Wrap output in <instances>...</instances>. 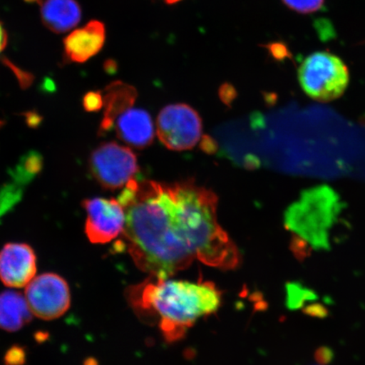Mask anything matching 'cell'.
Here are the masks:
<instances>
[{
    "mask_svg": "<svg viewBox=\"0 0 365 365\" xmlns=\"http://www.w3.org/2000/svg\"><path fill=\"white\" fill-rule=\"evenodd\" d=\"M218 198L192 180L138 182L120 203L123 245L137 267L155 278L185 270L195 259L210 267H238L240 252L217 221Z\"/></svg>",
    "mask_w": 365,
    "mask_h": 365,
    "instance_id": "cell-1",
    "label": "cell"
},
{
    "mask_svg": "<svg viewBox=\"0 0 365 365\" xmlns=\"http://www.w3.org/2000/svg\"><path fill=\"white\" fill-rule=\"evenodd\" d=\"M130 301L135 308L153 312L164 337L172 342L181 339L200 318L215 313L222 294L210 282L156 278L135 287Z\"/></svg>",
    "mask_w": 365,
    "mask_h": 365,
    "instance_id": "cell-2",
    "label": "cell"
},
{
    "mask_svg": "<svg viewBox=\"0 0 365 365\" xmlns=\"http://www.w3.org/2000/svg\"><path fill=\"white\" fill-rule=\"evenodd\" d=\"M344 204L329 186L303 191L284 215V225L293 234L307 240L314 249L329 250V232Z\"/></svg>",
    "mask_w": 365,
    "mask_h": 365,
    "instance_id": "cell-3",
    "label": "cell"
},
{
    "mask_svg": "<svg viewBox=\"0 0 365 365\" xmlns=\"http://www.w3.org/2000/svg\"><path fill=\"white\" fill-rule=\"evenodd\" d=\"M298 76L304 93L319 102L340 98L349 82V72L344 61L327 52L310 54L301 63Z\"/></svg>",
    "mask_w": 365,
    "mask_h": 365,
    "instance_id": "cell-4",
    "label": "cell"
},
{
    "mask_svg": "<svg viewBox=\"0 0 365 365\" xmlns=\"http://www.w3.org/2000/svg\"><path fill=\"white\" fill-rule=\"evenodd\" d=\"M89 168L96 181L105 190L125 187L139 171L133 152L116 143H105L91 154Z\"/></svg>",
    "mask_w": 365,
    "mask_h": 365,
    "instance_id": "cell-5",
    "label": "cell"
},
{
    "mask_svg": "<svg viewBox=\"0 0 365 365\" xmlns=\"http://www.w3.org/2000/svg\"><path fill=\"white\" fill-rule=\"evenodd\" d=\"M202 118L189 105H168L158 114V136L168 149L177 152L192 149L202 138Z\"/></svg>",
    "mask_w": 365,
    "mask_h": 365,
    "instance_id": "cell-6",
    "label": "cell"
},
{
    "mask_svg": "<svg viewBox=\"0 0 365 365\" xmlns=\"http://www.w3.org/2000/svg\"><path fill=\"white\" fill-rule=\"evenodd\" d=\"M26 299L36 317L52 321L63 316L70 309V287L65 278L58 274L43 273L27 284Z\"/></svg>",
    "mask_w": 365,
    "mask_h": 365,
    "instance_id": "cell-7",
    "label": "cell"
},
{
    "mask_svg": "<svg viewBox=\"0 0 365 365\" xmlns=\"http://www.w3.org/2000/svg\"><path fill=\"white\" fill-rule=\"evenodd\" d=\"M82 205L86 212L85 232L91 243H109L124 231L125 212L118 200L93 198Z\"/></svg>",
    "mask_w": 365,
    "mask_h": 365,
    "instance_id": "cell-8",
    "label": "cell"
},
{
    "mask_svg": "<svg viewBox=\"0 0 365 365\" xmlns=\"http://www.w3.org/2000/svg\"><path fill=\"white\" fill-rule=\"evenodd\" d=\"M36 272V255L31 246L9 243L0 250V280L11 289L26 287Z\"/></svg>",
    "mask_w": 365,
    "mask_h": 365,
    "instance_id": "cell-9",
    "label": "cell"
},
{
    "mask_svg": "<svg viewBox=\"0 0 365 365\" xmlns=\"http://www.w3.org/2000/svg\"><path fill=\"white\" fill-rule=\"evenodd\" d=\"M113 129L115 130L118 138L131 148L143 150L153 143V122L144 109H128L116 118Z\"/></svg>",
    "mask_w": 365,
    "mask_h": 365,
    "instance_id": "cell-10",
    "label": "cell"
},
{
    "mask_svg": "<svg viewBox=\"0 0 365 365\" xmlns=\"http://www.w3.org/2000/svg\"><path fill=\"white\" fill-rule=\"evenodd\" d=\"M106 40V29L103 22L91 21L67 36L63 41L68 61L84 63L100 52Z\"/></svg>",
    "mask_w": 365,
    "mask_h": 365,
    "instance_id": "cell-11",
    "label": "cell"
},
{
    "mask_svg": "<svg viewBox=\"0 0 365 365\" xmlns=\"http://www.w3.org/2000/svg\"><path fill=\"white\" fill-rule=\"evenodd\" d=\"M81 18V6L76 0L41 1V19L44 26L53 33H66L78 25Z\"/></svg>",
    "mask_w": 365,
    "mask_h": 365,
    "instance_id": "cell-12",
    "label": "cell"
},
{
    "mask_svg": "<svg viewBox=\"0 0 365 365\" xmlns=\"http://www.w3.org/2000/svg\"><path fill=\"white\" fill-rule=\"evenodd\" d=\"M103 98L105 109L100 133L105 134L112 130L114 121L121 113L133 106L137 91L125 82L115 81L107 86Z\"/></svg>",
    "mask_w": 365,
    "mask_h": 365,
    "instance_id": "cell-13",
    "label": "cell"
},
{
    "mask_svg": "<svg viewBox=\"0 0 365 365\" xmlns=\"http://www.w3.org/2000/svg\"><path fill=\"white\" fill-rule=\"evenodd\" d=\"M31 309L23 295L15 291L0 293V329L17 331L31 321Z\"/></svg>",
    "mask_w": 365,
    "mask_h": 365,
    "instance_id": "cell-14",
    "label": "cell"
},
{
    "mask_svg": "<svg viewBox=\"0 0 365 365\" xmlns=\"http://www.w3.org/2000/svg\"><path fill=\"white\" fill-rule=\"evenodd\" d=\"M286 290V304L290 309H299L303 307L308 301H314L317 299V295L314 291L299 284H296V282L287 284Z\"/></svg>",
    "mask_w": 365,
    "mask_h": 365,
    "instance_id": "cell-15",
    "label": "cell"
},
{
    "mask_svg": "<svg viewBox=\"0 0 365 365\" xmlns=\"http://www.w3.org/2000/svg\"><path fill=\"white\" fill-rule=\"evenodd\" d=\"M285 6L300 14H310L321 10L324 0H282Z\"/></svg>",
    "mask_w": 365,
    "mask_h": 365,
    "instance_id": "cell-16",
    "label": "cell"
},
{
    "mask_svg": "<svg viewBox=\"0 0 365 365\" xmlns=\"http://www.w3.org/2000/svg\"><path fill=\"white\" fill-rule=\"evenodd\" d=\"M291 252L299 262H303L312 255V246L307 240L293 234L290 242Z\"/></svg>",
    "mask_w": 365,
    "mask_h": 365,
    "instance_id": "cell-17",
    "label": "cell"
},
{
    "mask_svg": "<svg viewBox=\"0 0 365 365\" xmlns=\"http://www.w3.org/2000/svg\"><path fill=\"white\" fill-rule=\"evenodd\" d=\"M26 353L21 346L14 345L4 355V365H23L26 363Z\"/></svg>",
    "mask_w": 365,
    "mask_h": 365,
    "instance_id": "cell-18",
    "label": "cell"
},
{
    "mask_svg": "<svg viewBox=\"0 0 365 365\" xmlns=\"http://www.w3.org/2000/svg\"><path fill=\"white\" fill-rule=\"evenodd\" d=\"M84 106L86 110L98 111L103 106V95L100 93H90L84 98Z\"/></svg>",
    "mask_w": 365,
    "mask_h": 365,
    "instance_id": "cell-19",
    "label": "cell"
},
{
    "mask_svg": "<svg viewBox=\"0 0 365 365\" xmlns=\"http://www.w3.org/2000/svg\"><path fill=\"white\" fill-rule=\"evenodd\" d=\"M303 313L314 318H327L329 316V310L322 304L314 303L303 309Z\"/></svg>",
    "mask_w": 365,
    "mask_h": 365,
    "instance_id": "cell-20",
    "label": "cell"
},
{
    "mask_svg": "<svg viewBox=\"0 0 365 365\" xmlns=\"http://www.w3.org/2000/svg\"><path fill=\"white\" fill-rule=\"evenodd\" d=\"M314 359L319 365L330 364L334 359V352L329 346H322L314 352Z\"/></svg>",
    "mask_w": 365,
    "mask_h": 365,
    "instance_id": "cell-21",
    "label": "cell"
},
{
    "mask_svg": "<svg viewBox=\"0 0 365 365\" xmlns=\"http://www.w3.org/2000/svg\"><path fill=\"white\" fill-rule=\"evenodd\" d=\"M219 97L222 100V102L230 107L232 102L237 98V91L230 83H225L222 85L220 89H219Z\"/></svg>",
    "mask_w": 365,
    "mask_h": 365,
    "instance_id": "cell-22",
    "label": "cell"
},
{
    "mask_svg": "<svg viewBox=\"0 0 365 365\" xmlns=\"http://www.w3.org/2000/svg\"><path fill=\"white\" fill-rule=\"evenodd\" d=\"M200 148L207 154L216 153L217 150V145L215 140H214L211 136L203 135L202 143L200 144Z\"/></svg>",
    "mask_w": 365,
    "mask_h": 365,
    "instance_id": "cell-23",
    "label": "cell"
},
{
    "mask_svg": "<svg viewBox=\"0 0 365 365\" xmlns=\"http://www.w3.org/2000/svg\"><path fill=\"white\" fill-rule=\"evenodd\" d=\"M7 44V34L1 23H0V53L6 48Z\"/></svg>",
    "mask_w": 365,
    "mask_h": 365,
    "instance_id": "cell-24",
    "label": "cell"
},
{
    "mask_svg": "<svg viewBox=\"0 0 365 365\" xmlns=\"http://www.w3.org/2000/svg\"><path fill=\"white\" fill-rule=\"evenodd\" d=\"M180 1H181V0H165V2L168 4H175L176 3H179Z\"/></svg>",
    "mask_w": 365,
    "mask_h": 365,
    "instance_id": "cell-25",
    "label": "cell"
}]
</instances>
